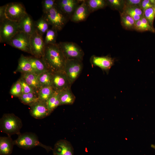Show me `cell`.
I'll return each mask as SVG.
<instances>
[{"instance_id": "6da1fadb", "label": "cell", "mask_w": 155, "mask_h": 155, "mask_svg": "<svg viewBox=\"0 0 155 155\" xmlns=\"http://www.w3.org/2000/svg\"><path fill=\"white\" fill-rule=\"evenodd\" d=\"M42 58L52 73L64 71L66 59L58 43L46 45Z\"/></svg>"}, {"instance_id": "7a4b0ae2", "label": "cell", "mask_w": 155, "mask_h": 155, "mask_svg": "<svg viewBox=\"0 0 155 155\" xmlns=\"http://www.w3.org/2000/svg\"><path fill=\"white\" fill-rule=\"evenodd\" d=\"M22 126L21 119L13 113L4 114L0 120L1 131L8 136L15 134L19 135Z\"/></svg>"}, {"instance_id": "3957f363", "label": "cell", "mask_w": 155, "mask_h": 155, "mask_svg": "<svg viewBox=\"0 0 155 155\" xmlns=\"http://www.w3.org/2000/svg\"><path fill=\"white\" fill-rule=\"evenodd\" d=\"M17 138L13 141L14 145L25 150H30L36 146H40L44 148L47 152L52 150L49 146L42 144L39 140L37 136L34 133L26 132L20 133Z\"/></svg>"}, {"instance_id": "277c9868", "label": "cell", "mask_w": 155, "mask_h": 155, "mask_svg": "<svg viewBox=\"0 0 155 155\" xmlns=\"http://www.w3.org/2000/svg\"><path fill=\"white\" fill-rule=\"evenodd\" d=\"M52 27L57 31L61 30L69 19L64 14L56 5L42 15Z\"/></svg>"}, {"instance_id": "5b68a950", "label": "cell", "mask_w": 155, "mask_h": 155, "mask_svg": "<svg viewBox=\"0 0 155 155\" xmlns=\"http://www.w3.org/2000/svg\"><path fill=\"white\" fill-rule=\"evenodd\" d=\"M0 22V42L7 43L20 31L18 22L6 18Z\"/></svg>"}, {"instance_id": "8992f818", "label": "cell", "mask_w": 155, "mask_h": 155, "mask_svg": "<svg viewBox=\"0 0 155 155\" xmlns=\"http://www.w3.org/2000/svg\"><path fill=\"white\" fill-rule=\"evenodd\" d=\"M58 44L66 59L82 61L84 53L77 44L71 42H60Z\"/></svg>"}, {"instance_id": "52a82bcc", "label": "cell", "mask_w": 155, "mask_h": 155, "mask_svg": "<svg viewBox=\"0 0 155 155\" xmlns=\"http://www.w3.org/2000/svg\"><path fill=\"white\" fill-rule=\"evenodd\" d=\"M82 61L74 59H66L64 71L72 85L79 76L83 68Z\"/></svg>"}, {"instance_id": "ba28073f", "label": "cell", "mask_w": 155, "mask_h": 155, "mask_svg": "<svg viewBox=\"0 0 155 155\" xmlns=\"http://www.w3.org/2000/svg\"><path fill=\"white\" fill-rule=\"evenodd\" d=\"M30 36L24 32L19 31L7 43L24 52L30 53Z\"/></svg>"}, {"instance_id": "9c48e42d", "label": "cell", "mask_w": 155, "mask_h": 155, "mask_svg": "<svg viewBox=\"0 0 155 155\" xmlns=\"http://www.w3.org/2000/svg\"><path fill=\"white\" fill-rule=\"evenodd\" d=\"M27 13L24 5L20 3L7 4L5 16L10 20L18 22Z\"/></svg>"}, {"instance_id": "30bf717a", "label": "cell", "mask_w": 155, "mask_h": 155, "mask_svg": "<svg viewBox=\"0 0 155 155\" xmlns=\"http://www.w3.org/2000/svg\"><path fill=\"white\" fill-rule=\"evenodd\" d=\"M30 43L31 54L36 57L42 58L45 46L42 36L35 30L30 36Z\"/></svg>"}, {"instance_id": "8fae6325", "label": "cell", "mask_w": 155, "mask_h": 155, "mask_svg": "<svg viewBox=\"0 0 155 155\" xmlns=\"http://www.w3.org/2000/svg\"><path fill=\"white\" fill-rule=\"evenodd\" d=\"M71 85L64 71L52 73L51 86L55 91H61L71 88Z\"/></svg>"}, {"instance_id": "7c38bea8", "label": "cell", "mask_w": 155, "mask_h": 155, "mask_svg": "<svg viewBox=\"0 0 155 155\" xmlns=\"http://www.w3.org/2000/svg\"><path fill=\"white\" fill-rule=\"evenodd\" d=\"M90 62L92 65L99 67L108 73L114 65L115 59L108 55L97 56L93 55L90 58Z\"/></svg>"}, {"instance_id": "4fadbf2b", "label": "cell", "mask_w": 155, "mask_h": 155, "mask_svg": "<svg viewBox=\"0 0 155 155\" xmlns=\"http://www.w3.org/2000/svg\"><path fill=\"white\" fill-rule=\"evenodd\" d=\"M82 0H56V4L61 11L69 20L76 8Z\"/></svg>"}, {"instance_id": "5bb4252c", "label": "cell", "mask_w": 155, "mask_h": 155, "mask_svg": "<svg viewBox=\"0 0 155 155\" xmlns=\"http://www.w3.org/2000/svg\"><path fill=\"white\" fill-rule=\"evenodd\" d=\"M90 13L86 1L82 0L76 8L70 20L75 23L84 21Z\"/></svg>"}, {"instance_id": "9a60e30c", "label": "cell", "mask_w": 155, "mask_h": 155, "mask_svg": "<svg viewBox=\"0 0 155 155\" xmlns=\"http://www.w3.org/2000/svg\"><path fill=\"white\" fill-rule=\"evenodd\" d=\"M30 106V113L31 115L37 119H42L51 114L46 102L39 100Z\"/></svg>"}, {"instance_id": "2e32d148", "label": "cell", "mask_w": 155, "mask_h": 155, "mask_svg": "<svg viewBox=\"0 0 155 155\" xmlns=\"http://www.w3.org/2000/svg\"><path fill=\"white\" fill-rule=\"evenodd\" d=\"M52 150L53 155H74L72 145L70 142L65 140L58 141Z\"/></svg>"}, {"instance_id": "e0dca14e", "label": "cell", "mask_w": 155, "mask_h": 155, "mask_svg": "<svg viewBox=\"0 0 155 155\" xmlns=\"http://www.w3.org/2000/svg\"><path fill=\"white\" fill-rule=\"evenodd\" d=\"M18 24L20 31L30 36L32 35L36 30L35 21L28 13L18 22Z\"/></svg>"}, {"instance_id": "ac0fdd59", "label": "cell", "mask_w": 155, "mask_h": 155, "mask_svg": "<svg viewBox=\"0 0 155 155\" xmlns=\"http://www.w3.org/2000/svg\"><path fill=\"white\" fill-rule=\"evenodd\" d=\"M28 58L34 73L37 75L49 71L42 58L34 57Z\"/></svg>"}, {"instance_id": "d6986e66", "label": "cell", "mask_w": 155, "mask_h": 155, "mask_svg": "<svg viewBox=\"0 0 155 155\" xmlns=\"http://www.w3.org/2000/svg\"><path fill=\"white\" fill-rule=\"evenodd\" d=\"M13 141L11 136L0 137V155H10L13 150Z\"/></svg>"}, {"instance_id": "ffe728a7", "label": "cell", "mask_w": 155, "mask_h": 155, "mask_svg": "<svg viewBox=\"0 0 155 155\" xmlns=\"http://www.w3.org/2000/svg\"><path fill=\"white\" fill-rule=\"evenodd\" d=\"M21 78L36 92L41 87L38 80V75L35 73H23Z\"/></svg>"}, {"instance_id": "44dd1931", "label": "cell", "mask_w": 155, "mask_h": 155, "mask_svg": "<svg viewBox=\"0 0 155 155\" xmlns=\"http://www.w3.org/2000/svg\"><path fill=\"white\" fill-rule=\"evenodd\" d=\"M16 71L20 72L22 73L29 72L34 73L28 57L21 55L18 60V66Z\"/></svg>"}, {"instance_id": "7402d4cb", "label": "cell", "mask_w": 155, "mask_h": 155, "mask_svg": "<svg viewBox=\"0 0 155 155\" xmlns=\"http://www.w3.org/2000/svg\"><path fill=\"white\" fill-rule=\"evenodd\" d=\"M59 99L60 105H71L74 102L75 97L69 88L60 91Z\"/></svg>"}, {"instance_id": "603a6c76", "label": "cell", "mask_w": 155, "mask_h": 155, "mask_svg": "<svg viewBox=\"0 0 155 155\" xmlns=\"http://www.w3.org/2000/svg\"><path fill=\"white\" fill-rule=\"evenodd\" d=\"M123 11L131 16L136 22L140 20L143 15V11L140 7L124 5Z\"/></svg>"}, {"instance_id": "cb8c5ba5", "label": "cell", "mask_w": 155, "mask_h": 155, "mask_svg": "<svg viewBox=\"0 0 155 155\" xmlns=\"http://www.w3.org/2000/svg\"><path fill=\"white\" fill-rule=\"evenodd\" d=\"M55 91L51 86H44L40 88L37 94L39 100L46 102Z\"/></svg>"}, {"instance_id": "d4e9b609", "label": "cell", "mask_w": 155, "mask_h": 155, "mask_svg": "<svg viewBox=\"0 0 155 155\" xmlns=\"http://www.w3.org/2000/svg\"><path fill=\"white\" fill-rule=\"evenodd\" d=\"M121 24L123 27L128 30H134L135 22L129 15L124 11L120 12Z\"/></svg>"}, {"instance_id": "484cf974", "label": "cell", "mask_w": 155, "mask_h": 155, "mask_svg": "<svg viewBox=\"0 0 155 155\" xmlns=\"http://www.w3.org/2000/svg\"><path fill=\"white\" fill-rule=\"evenodd\" d=\"M134 30L141 32L149 31L155 33V28H153L150 25L143 15L140 20L135 22Z\"/></svg>"}, {"instance_id": "4316f807", "label": "cell", "mask_w": 155, "mask_h": 155, "mask_svg": "<svg viewBox=\"0 0 155 155\" xmlns=\"http://www.w3.org/2000/svg\"><path fill=\"white\" fill-rule=\"evenodd\" d=\"M60 91H55L52 96L46 102L51 113L58 106L60 105Z\"/></svg>"}, {"instance_id": "83f0119b", "label": "cell", "mask_w": 155, "mask_h": 155, "mask_svg": "<svg viewBox=\"0 0 155 155\" xmlns=\"http://www.w3.org/2000/svg\"><path fill=\"white\" fill-rule=\"evenodd\" d=\"M19 98L22 103L30 106L39 100L37 93H35L22 94Z\"/></svg>"}, {"instance_id": "f1b7e54d", "label": "cell", "mask_w": 155, "mask_h": 155, "mask_svg": "<svg viewBox=\"0 0 155 155\" xmlns=\"http://www.w3.org/2000/svg\"><path fill=\"white\" fill-rule=\"evenodd\" d=\"M49 23L42 16L37 21H35V30L42 36L46 34L49 30Z\"/></svg>"}, {"instance_id": "f546056e", "label": "cell", "mask_w": 155, "mask_h": 155, "mask_svg": "<svg viewBox=\"0 0 155 155\" xmlns=\"http://www.w3.org/2000/svg\"><path fill=\"white\" fill-rule=\"evenodd\" d=\"M86 2L90 13L103 9L107 5L106 1L104 0H88Z\"/></svg>"}, {"instance_id": "4dcf8cb0", "label": "cell", "mask_w": 155, "mask_h": 155, "mask_svg": "<svg viewBox=\"0 0 155 155\" xmlns=\"http://www.w3.org/2000/svg\"><path fill=\"white\" fill-rule=\"evenodd\" d=\"M57 31L52 27L49 29L46 33L44 40L45 45L57 43L56 40L57 36Z\"/></svg>"}, {"instance_id": "1f68e13d", "label": "cell", "mask_w": 155, "mask_h": 155, "mask_svg": "<svg viewBox=\"0 0 155 155\" xmlns=\"http://www.w3.org/2000/svg\"><path fill=\"white\" fill-rule=\"evenodd\" d=\"M52 73L49 71L38 75L39 83L42 86H51Z\"/></svg>"}, {"instance_id": "d6a6232c", "label": "cell", "mask_w": 155, "mask_h": 155, "mask_svg": "<svg viewBox=\"0 0 155 155\" xmlns=\"http://www.w3.org/2000/svg\"><path fill=\"white\" fill-rule=\"evenodd\" d=\"M143 15L147 20L150 25L153 28L155 18V14L154 7L147 9L143 11Z\"/></svg>"}, {"instance_id": "836d02e7", "label": "cell", "mask_w": 155, "mask_h": 155, "mask_svg": "<svg viewBox=\"0 0 155 155\" xmlns=\"http://www.w3.org/2000/svg\"><path fill=\"white\" fill-rule=\"evenodd\" d=\"M10 92L13 96L18 97L22 94V86L19 79L13 85Z\"/></svg>"}, {"instance_id": "e575fe53", "label": "cell", "mask_w": 155, "mask_h": 155, "mask_svg": "<svg viewBox=\"0 0 155 155\" xmlns=\"http://www.w3.org/2000/svg\"><path fill=\"white\" fill-rule=\"evenodd\" d=\"M56 0H44L42 1V4L43 13L49 11L55 5Z\"/></svg>"}, {"instance_id": "d590c367", "label": "cell", "mask_w": 155, "mask_h": 155, "mask_svg": "<svg viewBox=\"0 0 155 155\" xmlns=\"http://www.w3.org/2000/svg\"><path fill=\"white\" fill-rule=\"evenodd\" d=\"M22 88V94H26L30 93H37L36 91L21 78L19 79Z\"/></svg>"}, {"instance_id": "8d00e7d4", "label": "cell", "mask_w": 155, "mask_h": 155, "mask_svg": "<svg viewBox=\"0 0 155 155\" xmlns=\"http://www.w3.org/2000/svg\"><path fill=\"white\" fill-rule=\"evenodd\" d=\"M106 1L107 5L115 9H118L120 8L123 4V1L120 0H106Z\"/></svg>"}, {"instance_id": "74e56055", "label": "cell", "mask_w": 155, "mask_h": 155, "mask_svg": "<svg viewBox=\"0 0 155 155\" xmlns=\"http://www.w3.org/2000/svg\"><path fill=\"white\" fill-rule=\"evenodd\" d=\"M140 7L143 11L147 9L154 7L150 0H142Z\"/></svg>"}, {"instance_id": "f35d334b", "label": "cell", "mask_w": 155, "mask_h": 155, "mask_svg": "<svg viewBox=\"0 0 155 155\" xmlns=\"http://www.w3.org/2000/svg\"><path fill=\"white\" fill-rule=\"evenodd\" d=\"M142 1L141 0H126L125 1L124 5L128 6H136L140 7Z\"/></svg>"}, {"instance_id": "ab89813d", "label": "cell", "mask_w": 155, "mask_h": 155, "mask_svg": "<svg viewBox=\"0 0 155 155\" xmlns=\"http://www.w3.org/2000/svg\"><path fill=\"white\" fill-rule=\"evenodd\" d=\"M7 4L0 7V21L6 18L5 16Z\"/></svg>"}, {"instance_id": "60d3db41", "label": "cell", "mask_w": 155, "mask_h": 155, "mask_svg": "<svg viewBox=\"0 0 155 155\" xmlns=\"http://www.w3.org/2000/svg\"><path fill=\"white\" fill-rule=\"evenodd\" d=\"M150 2L153 5L154 8L155 7V0H150Z\"/></svg>"}, {"instance_id": "b9f144b4", "label": "cell", "mask_w": 155, "mask_h": 155, "mask_svg": "<svg viewBox=\"0 0 155 155\" xmlns=\"http://www.w3.org/2000/svg\"><path fill=\"white\" fill-rule=\"evenodd\" d=\"M151 147L152 148L155 150V144H152L151 145Z\"/></svg>"}, {"instance_id": "7bdbcfd3", "label": "cell", "mask_w": 155, "mask_h": 155, "mask_svg": "<svg viewBox=\"0 0 155 155\" xmlns=\"http://www.w3.org/2000/svg\"><path fill=\"white\" fill-rule=\"evenodd\" d=\"M154 13L155 14V7L154 8Z\"/></svg>"}]
</instances>
